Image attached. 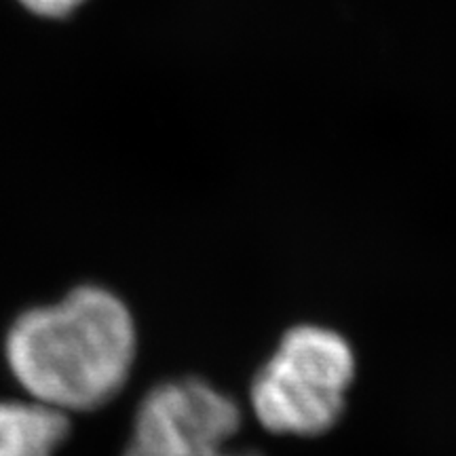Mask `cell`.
Wrapping results in <instances>:
<instances>
[{"label": "cell", "instance_id": "cell-1", "mask_svg": "<svg viewBox=\"0 0 456 456\" xmlns=\"http://www.w3.org/2000/svg\"><path fill=\"white\" fill-rule=\"evenodd\" d=\"M138 332L127 305L102 285H78L60 302L15 317L4 336L13 379L45 406L98 410L127 383Z\"/></svg>", "mask_w": 456, "mask_h": 456}, {"label": "cell", "instance_id": "cell-2", "mask_svg": "<svg viewBox=\"0 0 456 456\" xmlns=\"http://www.w3.org/2000/svg\"><path fill=\"white\" fill-rule=\"evenodd\" d=\"M355 368L351 345L334 330H288L252 380L249 402L256 419L279 436H323L345 412Z\"/></svg>", "mask_w": 456, "mask_h": 456}, {"label": "cell", "instance_id": "cell-3", "mask_svg": "<svg viewBox=\"0 0 456 456\" xmlns=\"http://www.w3.org/2000/svg\"><path fill=\"white\" fill-rule=\"evenodd\" d=\"M241 423L239 403L214 385L201 379L165 380L140 402L123 456H216Z\"/></svg>", "mask_w": 456, "mask_h": 456}, {"label": "cell", "instance_id": "cell-4", "mask_svg": "<svg viewBox=\"0 0 456 456\" xmlns=\"http://www.w3.org/2000/svg\"><path fill=\"white\" fill-rule=\"evenodd\" d=\"M70 423L45 403L0 402V456H55Z\"/></svg>", "mask_w": 456, "mask_h": 456}, {"label": "cell", "instance_id": "cell-5", "mask_svg": "<svg viewBox=\"0 0 456 456\" xmlns=\"http://www.w3.org/2000/svg\"><path fill=\"white\" fill-rule=\"evenodd\" d=\"M30 13L38 17H49V20H61L74 13L87 0H20Z\"/></svg>", "mask_w": 456, "mask_h": 456}, {"label": "cell", "instance_id": "cell-6", "mask_svg": "<svg viewBox=\"0 0 456 456\" xmlns=\"http://www.w3.org/2000/svg\"><path fill=\"white\" fill-rule=\"evenodd\" d=\"M216 456H265V454L254 452V450H245V452H232V450H224V452H220Z\"/></svg>", "mask_w": 456, "mask_h": 456}]
</instances>
